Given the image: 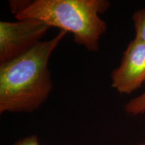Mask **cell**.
Returning a JSON list of instances; mask_svg holds the SVG:
<instances>
[{
  "instance_id": "cell-7",
  "label": "cell",
  "mask_w": 145,
  "mask_h": 145,
  "mask_svg": "<svg viewBox=\"0 0 145 145\" xmlns=\"http://www.w3.org/2000/svg\"><path fill=\"white\" fill-rule=\"evenodd\" d=\"M30 1H10V9L14 15L20 12L23 9H24Z\"/></svg>"
},
{
  "instance_id": "cell-9",
  "label": "cell",
  "mask_w": 145,
  "mask_h": 145,
  "mask_svg": "<svg viewBox=\"0 0 145 145\" xmlns=\"http://www.w3.org/2000/svg\"><path fill=\"white\" fill-rule=\"evenodd\" d=\"M137 145H145V142H144L140 143V144H137Z\"/></svg>"
},
{
  "instance_id": "cell-4",
  "label": "cell",
  "mask_w": 145,
  "mask_h": 145,
  "mask_svg": "<svg viewBox=\"0 0 145 145\" xmlns=\"http://www.w3.org/2000/svg\"><path fill=\"white\" fill-rule=\"evenodd\" d=\"M112 86L121 94H130L145 82V43L135 39L123 54L120 65L112 73Z\"/></svg>"
},
{
  "instance_id": "cell-2",
  "label": "cell",
  "mask_w": 145,
  "mask_h": 145,
  "mask_svg": "<svg viewBox=\"0 0 145 145\" xmlns=\"http://www.w3.org/2000/svg\"><path fill=\"white\" fill-rule=\"evenodd\" d=\"M110 7L106 0H35L16 14L18 20L33 18L72 34L74 40L90 52L99 50L106 22L99 17Z\"/></svg>"
},
{
  "instance_id": "cell-5",
  "label": "cell",
  "mask_w": 145,
  "mask_h": 145,
  "mask_svg": "<svg viewBox=\"0 0 145 145\" xmlns=\"http://www.w3.org/2000/svg\"><path fill=\"white\" fill-rule=\"evenodd\" d=\"M135 24L136 39L145 43V8L137 10L132 16Z\"/></svg>"
},
{
  "instance_id": "cell-1",
  "label": "cell",
  "mask_w": 145,
  "mask_h": 145,
  "mask_svg": "<svg viewBox=\"0 0 145 145\" xmlns=\"http://www.w3.org/2000/svg\"><path fill=\"white\" fill-rule=\"evenodd\" d=\"M66 34L60 30L52 39L0 64V113H30L44 104L52 89L49 59Z\"/></svg>"
},
{
  "instance_id": "cell-6",
  "label": "cell",
  "mask_w": 145,
  "mask_h": 145,
  "mask_svg": "<svg viewBox=\"0 0 145 145\" xmlns=\"http://www.w3.org/2000/svg\"><path fill=\"white\" fill-rule=\"evenodd\" d=\"M125 112L137 116L145 113V91L138 97L131 99L124 106Z\"/></svg>"
},
{
  "instance_id": "cell-3",
  "label": "cell",
  "mask_w": 145,
  "mask_h": 145,
  "mask_svg": "<svg viewBox=\"0 0 145 145\" xmlns=\"http://www.w3.org/2000/svg\"><path fill=\"white\" fill-rule=\"evenodd\" d=\"M50 27L40 20L26 18L0 22V64L26 53L44 36Z\"/></svg>"
},
{
  "instance_id": "cell-8",
  "label": "cell",
  "mask_w": 145,
  "mask_h": 145,
  "mask_svg": "<svg viewBox=\"0 0 145 145\" xmlns=\"http://www.w3.org/2000/svg\"><path fill=\"white\" fill-rule=\"evenodd\" d=\"M12 145H40L39 139L36 135L23 138Z\"/></svg>"
}]
</instances>
